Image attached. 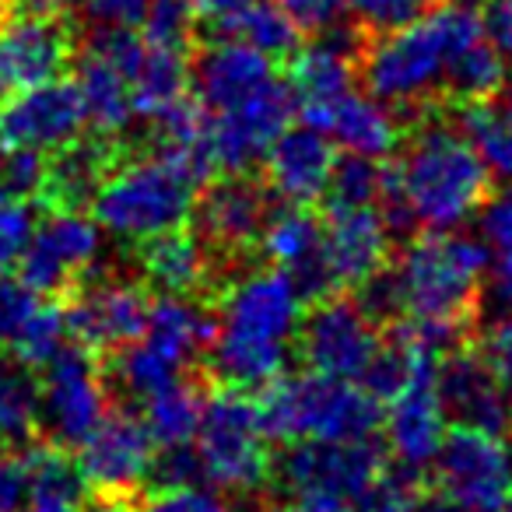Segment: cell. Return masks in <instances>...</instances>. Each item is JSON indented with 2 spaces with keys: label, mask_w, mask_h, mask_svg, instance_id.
<instances>
[{
  "label": "cell",
  "mask_w": 512,
  "mask_h": 512,
  "mask_svg": "<svg viewBox=\"0 0 512 512\" xmlns=\"http://www.w3.org/2000/svg\"><path fill=\"white\" fill-rule=\"evenodd\" d=\"M488 274L484 246L456 232H428L407 242L390 267L365 281V302L372 316L467 327Z\"/></svg>",
  "instance_id": "3"
},
{
  "label": "cell",
  "mask_w": 512,
  "mask_h": 512,
  "mask_svg": "<svg viewBox=\"0 0 512 512\" xmlns=\"http://www.w3.org/2000/svg\"><path fill=\"white\" fill-rule=\"evenodd\" d=\"M449 4H463V8H481V4H491V0H449Z\"/></svg>",
  "instance_id": "57"
},
{
  "label": "cell",
  "mask_w": 512,
  "mask_h": 512,
  "mask_svg": "<svg viewBox=\"0 0 512 512\" xmlns=\"http://www.w3.org/2000/svg\"><path fill=\"white\" fill-rule=\"evenodd\" d=\"M383 470V453L372 446V439L351 442H292L278 460V481L285 491L320 488L334 491L355 502Z\"/></svg>",
  "instance_id": "17"
},
{
  "label": "cell",
  "mask_w": 512,
  "mask_h": 512,
  "mask_svg": "<svg viewBox=\"0 0 512 512\" xmlns=\"http://www.w3.org/2000/svg\"><path fill=\"white\" fill-rule=\"evenodd\" d=\"M477 214H481L484 260L491 271V295L502 306V313H512V186L484 200Z\"/></svg>",
  "instance_id": "38"
},
{
  "label": "cell",
  "mask_w": 512,
  "mask_h": 512,
  "mask_svg": "<svg viewBox=\"0 0 512 512\" xmlns=\"http://www.w3.org/2000/svg\"><path fill=\"white\" fill-rule=\"evenodd\" d=\"M435 386L446 404V414H453L460 425L484 428V432H502L512 418V400L502 390L491 369L481 362L477 351H460L439 362Z\"/></svg>",
  "instance_id": "23"
},
{
  "label": "cell",
  "mask_w": 512,
  "mask_h": 512,
  "mask_svg": "<svg viewBox=\"0 0 512 512\" xmlns=\"http://www.w3.org/2000/svg\"><path fill=\"white\" fill-rule=\"evenodd\" d=\"M11 15V0H0V22Z\"/></svg>",
  "instance_id": "58"
},
{
  "label": "cell",
  "mask_w": 512,
  "mask_h": 512,
  "mask_svg": "<svg viewBox=\"0 0 512 512\" xmlns=\"http://www.w3.org/2000/svg\"><path fill=\"white\" fill-rule=\"evenodd\" d=\"M432 463L442 498L463 512H498L512 491V449L498 432L460 425Z\"/></svg>",
  "instance_id": "9"
},
{
  "label": "cell",
  "mask_w": 512,
  "mask_h": 512,
  "mask_svg": "<svg viewBox=\"0 0 512 512\" xmlns=\"http://www.w3.org/2000/svg\"><path fill=\"white\" fill-rule=\"evenodd\" d=\"M43 176H46V155H39V151H4L0 183L11 193V200L39 197Z\"/></svg>",
  "instance_id": "46"
},
{
  "label": "cell",
  "mask_w": 512,
  "mask_h": 512,
  "mask_svg": "<svg viewBox=\"0 0 512 512\" xmlns=\"http://www.w3.org/2000/svg\"><path fill=\"white\" fill-rule=\"evenodd\" d=\"M155 151L190 172L193 179H207L218 162H214V141H211V116L200 102L186 95L162 116H155Z\"/></svg>",
  "instance_id": "31"
},
{
  "label": "cell",
  "mask_w": 512,
  "mask_h": 512,
  "mask_svg": "<svg viewBox=\"0 0 512 512\" xmlns=\"http://www.w3.org/2000/svg\"><path fill=\"white\" fill-rule=\"evenodd\" d=\"M81 512H130V509L120 502V498L106 495V502H95V505H88V509H81Z\"/></svg>",
  "instance_id": "55"
},
{
  "label": "cell",
  "mask_w": 512,
  "mask_h": 512,
  "mask_svg": "<svg viewBox=\"0 0 512 512\" xmlns=\"http://www.w3.org/2000/svg\"><path fill=\"white\" fill-rule=\"evenodd\" d=\"M351 498L334 495V491L320 488H299L285 491V502L278 505V512H351Z\"/></svg>",
  "instance_id": "50"
},
{
  "label": "cell",
  "mask_w": 512,
  "mask_h": 512,
  "mask_svg": "<svg viewBox=\"0 0 512 512\" xmlns=\"http://www.w3.org/2000/svg\"><path fill=\"white\" fill-rule=\"evenodd\" d=\"M383 186L386 169L372 158L351 155L348 162H337L334 176H330V204H348V207H383Z\"/></svg>",
  "instance_id": "42"
},
{
  "label": "cell",
  "mask_w": 512,
  "mask_h": 512,
  "mask_svg": "<svg viewBox=\"0 0 512 512\" xmlns=\"http://www.w3.org/2000/svg\"><path fill=\"white\" fill-rule=\"evenodd\" d=\"M36 218L29 200H4L0 204V274H11L25 253Z\"/></svg>",
  "instance_id": "44"
},
{
  "label": "cell",
  "mask_w": 512,
  "mask_h": 512,
  "mask_svg": "<svg viewBox=\"0 0 512 512\" xmlns=\"http://www.w3.org/2000/svg\"><path fill=\"white\" fill-rule=\"evenodd\" d=\"M484 36V22L474 8L442 4L421 11L414 22L383 32L358 53V74L365 78L369 95L386 102L390 109H414L446 92L449 60L470 39Z\"/></svg>",
  "instance_id": "4"
},
{
  "label": "cell",
  "mask_w": 512,
  "mask_h": 512,
  "mask_svg": "<svg viewBox=\"0 0 512 512\" xmlns=\"http://www.w3.org/2000/svg\"><path fill=\"white\" fill-rule=\"evenodd\" d=\"M491 193V172L474 144L446 123H428L386 169L383 207L397 225L425 232H456L477 218Z\"/></svg>",
  "instance_id": "2"
},
{
  "label": "cell",
  "mask_w": 512,
  "mask_h": 512,
  "mask_svg": "<svg viewBox=\"0 0 512 512\" xmlns=\"http://www.w3.org/2000/svg\"><path fill=\"white\" fill-rule=\"evenodd\" d=\"M95 351L67 341L43 365L39 383V425L57 446H78L109 414L106 372L95 362Z\"/></svg>",
  "instance_id": "8"
},
{
  "label": "cell",
  "mask_w": 512,
  "mask_h": 512,
  "mask_svg": "<svg viewBox=\"0 0 512 512\" xmlns=\"http://www.w3.org/2000/svg\"><path fill=\"white\" fill-rule=\"evenodd\" d=\"M502 88H505V57L495 50L488 32L470 39L467 46H460L456 57L449 60L446 95H453L463 106H467V102L495 99Z\"/></svg>",
  "instance_id": "37"
},
{
  "label": "cell",
  "mask_w": 512,
  "mask_h": 512,
  "mask_svg": "<svg viewBox=\"0 0 512 512\" xmlns=\"http://www.w3.org/2000/svg\"><path fill=\"white\" fill-rule=\"evenodd\" d=\"M85 106V120L102 137H120L127 123L134 120V102H130V81L116 60L85 46L78 60V78H74Z\"/></svg>",
  "instance_id": "29"
},
{
  "label": "cell",
  "mask_w": 512,
  "mask_h": 512,
  "mask_svg": "<svg viewBox=\"0 0 512 512\" xmlns=\"http://www.w3.org/2000/svg\"><path fill=\"white\" fill-rule=\"evenodd\" d=\"M214 25H218L221 39L246 43L271 60H281V57L288 60L302 46L299 43L302 32L295 29V22L274 4V0H249V4H242L239 11L218 18Z\"/></svg>",
  "instance_id": "33"
},
{
  "label": "cell",
  "mask_w": 512,
  "mask_h": 512,
  "mask_svg": "<svg viewBox=\"0 0 512 512\" xmlns=\"http://www.w3.org/2000/svg\"><path fill=\"white\" fill-rule=\"evenodd\" d=\"M43 432L39 425V379L29 365L4 358L0 362V446H29Z\"/></svg>",
  "instance_id": "35"
},
{
  "label": "cell",
  "mask_w": 512,
  "mask_h": 512,
  "mask_svg": "<svg viewBox=\"0 0 512 512\" xmlns=\"http://www.w3.org/2000/svg\"><path fill=\"white\" fill-rule=\"evenodd\" d=\"M85 106L74 81L64 74L43 85L22 88L0 99V151H53L78 141L85 130Z\"/></svg>",
  "instance_id": "10"
},
{
  "label": "cell",
  "mask_w": 512,
  "mask_h": 512,
  "mask_svg": "<svg viewBox=\"0 0 512 512\" xmlns=\"http://www.w3.org/2000/svg\"><path fill=\"white\" fill-rule=\"evenodd\" d=\"M260 246L271 256V264L295 281L302 299H323L334 292L323 260V221L309 214L306 204H285L267 214Z\"/></svg>",
  "instance_id": "20"
},
{
  "label": "cell",
  "mask_w": 512,
  "mask_h": 512,
  "mask_svg": "<svg viewBox=\"0 0 512 512\" xmlns=\"http://www.w3.org/2000/svg\"><path fill=\"white\" fill-rule=\"evenodd\" d=\"M25 509V467L22 456L0 453V512Z\"/></svg>",
  "instance_id": "51"
},
{
  "label": "cell",
  "mask_w": 512,
  "mask_h": 512,
  "mask_svg": "<svg viewBox=\"0 0 512 512\" xmlns=\"http://www.w3.org/2000/svg\"><path fill=\"white\" fill-rule=\"evenodd\" d=\"M200 411H204V393L179 376L176 383L162 386V390H155L151 397H144L141 421L158 449H179V446H193Z\"/></svg>",
  "instance_id": "34"
},
{
  "label": "cell",
  "mask_w": 512,
  "mask_h": 512,
  "mask_svg": "<svg viewBox=\"0 0 512 512\" xmlns=\"http://www.w3.org/2000/svg\"><path fill=\"white\" fill-rule=\"evenodd\" d=\"M43 302V292H36L22 274H0V351L22 334Z\"/></svg>",
  "instance_id": "43"
},
{
  "label": "cell",
  "mask_w": 512,
  "mask_h": 512,
  "mask_svg": "<svg viewBox=\"0 0 512 512\" xmlns=\"http://www.w3.org/2000/svg\"><path fill=\"white\" fill-rule=\"evenodd\" d=\"M421 512H463V509H456L453 502H446V498H439V502H425V505H421Z\"/></svg>",
  "instance_id": "56"
},
{
  "label": "cell",
  "mask_w": 512,
  "mask_h": 512,
  "mask_svg": "<svg viewBox=\"0 0 512 512\" xmlns=\"http://www.w3.org/2000/svg\"><path fill=\"white\" fill-rule=\"evenodd\" d=\"M425 491H421L418 470H379L376 481L355 498L351 512H421Z\"/></svg>",
  "instance_id": "41"
},
{
  "label": "cell",
  "mask_w": 512,
  "mask_h": 512,
  "mask_svg": "<svg viewBox=\"0 0 512 512\" xmlns=\"http://www.w3.org/2000/svg\"><path fill=\"white\" fill-rule=\"evenodd\" d=\"M197 179L155 155L116 162L92 197L99 228L127 242L155 239L172 228H183L193 211Z\"/></svg>",
  "instance_id": "6"
},
{
  "label": "cell",
  "mask_w": 512,
  "mask_h": 512,
  "mask_svg": "<svg viewBox=\"0 0 512 512\" xmlns=\"http://www.w3.org/2000/svg\"><path fill=\"white\" fill-rule=\"evenodd\" d=\"M99 253V221L85 211H50L43 225L32 228L18 274L43 295L71 292L81 278H88Z\"/></svg>",
  "instance_id": "12"
},
{
  "label": "cell",
  "mask_w": 512,
  "mask_h": 512,
  "mask_svg": "<svg viewBox=\"0 0 512 512\" xmlns=\"http://www.w3.org/2000/svg\"><path fill=\"white\" fill-rule=\"evenodd\" d=\"M302 323V292L278 267L246 271L221 292L211 327V369L232 390H264L285 376Z\"/></svg>",
  "instance_id": "1"
},
{
  "label": "cell",
  "mask_w": 512,
  "mask_h": 512,
  "mask_svg": "<svg viewBox=\"0 0 512 512\" xmlns=\"http://www.w3.org/2000/svg\"><path fill=\"white\" fill-rule=\"evenodd\" d=\"M74 8V0H11V15H43L64 18Z\"/></svg>",
  "instance_id": "53"
},
{
  "label": "cell",
  "mask_w": 512,
  "mask_h": 512,
  "mask_svg": "<svg viewBox=\"0 0 512 512\" xmlns=\"http://www.w3.org/2000/svg\"><path fill=\"white\" fill-rule=\"evenodd\" d=\"M267 214H271L267 193L253 179H218L197 204L200 242L214 253H246L260 242Z\"/></svg>",
  "instance_id": "22"
},
{
  "label": "cell",
  "mask_w": 512,
  "mask_h": 512,
  "mask_svg": "<svg viewBox=\"0 0 512 512\" xmlns=\"http://www.w3.org/2000/svg\"><path fill=\"white\" fill-rule=\"evenodd\" d=\"M256 411L267 435L281 442H351L372 439L383 425L379 397L355 379L323 376L309 369L306 376L274 379L256 400Z\"/></svg>",
  "instance_id": "5"
},
{
  "label": "cell",
  "mask_w": 512,
  "mask_h": 512,
  "mask_svg": "<svg viewBox=\"0 0 512 512\" xmlns=\"http://www.w3.org/2000/svg\"><path fill=\"white\" fill-rule=\"evenodd\" d=\"M141 512H232V505L218 495V491L204 488V484H169L158 488Z\"/></svg>",
  "instance_id": "45"
},
{
  "label": "cell",
  "mask_w": 512,
  "mask_h": 512,
  "mask_svg": "<svg viewBox=\"0 0 512 512\" xmlns=\"http://www.w3.org/2000/svg\"><path fill=\"white\" fill-rule=\"evenodd\" d=\"M64 344H67L64 309L53 306V302H43L39 313L25 323L22 334L4 348V355L15 358V362H22V365H29V369H43V365L50 362Z\"/></svg>",
  "instance_id": "40"
},
{
  "label": "cell",
  "mask_w": 512,
  "mask_h": 512,
  "mask_svg": "<svg viewBox=\"0 0 512 512\" xmlns=\"http://www.w3.org/2000/svg\"><path fill=\"white\" fill-rule=\"evenodd\" d=\"M299 32H330L344 11V0H274Z\"/></svg>",
  "instance_id": "49"
},
{
  "label": "cell",
  "mask_w": 512,
  "mask_h": 512,
  "mask_svg": "<svg viewBox=\"0 0 512 512\" xmlns=\"http://www.w3.org/2000/svg\"><path fill=\"white\" fill-rule=\"evenodd\" d=\"M190 71L193 60L183 43H162V39L141 36V46L127 67L134 116L155 120L165 109L183 102L190 95Z\"/></svg>",
  "instance_id": "26"
},
{
  "label": "cell",
  "mask_w": 512,
  "mask_h": 512,
  "mask_svg": "<svg viewBox=\"0 0 512 512\" xmlns=\"http://www.w3.org/2000/svg\"><path fill=\"white\" fill-rule=\"evenodd\" d=\"M151 463H155V442L134 414H106L78 442V467L85 484L99 488L102 495L123 498L134 491L151 477Z\"/></svg>",
  "instance_id": "16"
},
{
  "label": "cell",
  "mask_w": 512,
  "mask_h": 512,
  "mask_svg": "<svg viewBox=\"0 0 512 512\" xmlns=\"http://www.w3.org/2000/svg\"><path fill=\"white\" fill-rule=\"evenodd\" d=\"M74 29L64 18L8 15L0 22V99L53 81L74 60Z\"/></svg>",
  "instance_id": "14"
},
{
  "label": "cell",
  "mask_w": 512,
  "mask_h": 512,
  "mask_svg": "<svg viewBox=\"0 0 512 512\" xmlns=\"http://www.w3.org/2000/svg\"><path fill=\"white\" fill-rule=\"evenodd\" d=\"M295 337L309 369L355 383L369 372L372 358L383 348L369 309L362 302L330 299V295H323L313 313L302 316Z\"/></svg>",
  "instance_id": "11"
},
{
  "label": "cell",
  "mask_w": 512,
  "mask_h": 512,
  "mask_svg": "<svg viewBox=\"0 0 512 512\" xmlns=\"http://www.w3.org/2000/svg\"><path fill=\"white\" fill-rule=\"evenodd\" d=\"M25 512H81L85 509V474L71 460L67 446L39 442L22 453Z\"/></svg>",
  "instance_id": "28"
},
{
  "label": "cell",
  "mask_w": 512,
  "mask_h": 512,
  "mask_svg": "<svg viewBox=\"0 0 512 512\" xmlns=\"http://www.w3.org/2000/svg\"><path fill=\"white\" fill-rule=\"evenodd\" d=\"M446 418L449 414L435 386V372H421L393 393L383 421L390 453L400 460V467L421 470L435 460L446 439Z\"/></svg>",
  "instance_id": "21"
},
{
  "label": "cell",
  "mask_w": 512,
  "mask_h": 512,
  "mask_svg": "<svg viewBox=\"0 0 512 512\" xmlns=\"http://www.w3.org/2000/svg\"><path fill=\"white\" fill-rule=\"evenodd\" d=\"M484 32L502 57H512V0H491L484 15Z\"/></svg>",
  "instance_id": "52"
},
{
  "label": "cell",
  "mask_w": 512,
  "mask_h": 512,
  "mask_svg": "<svg viewBox=\"0 0 512 512\" xmlns=\"http://www.w3.org/2000/svg\"><path fill=\"white\" fill-rule=\"evenodd\" d=\"M477 355H481V362L488 365L491 376L502 383V390L512 400V313H502L495 323H488Z\"/></svg>",
  "instance_id": "47"
},
{
  "label": "cell",
  "mask_w": 512,
  "mask_h": 512,
  "mask_svg": "<svg viewBox=\"0 0 512 512\" xmlns=\"http://www.w3.org/2000/svg\"><path fill=\"white\" fill-rule=\"evenodd\" d=\"M460 134L474 144L488 172L512 179V88L498 106L491 99L467 102L460 113Z\"/></svg>",
  "instance_id": "36"
},
{
  "label": "cell",
  "mask_w": 512,
  "mask_h": 512,
  "mask_svg": "<svg viewBox=\"0 0 512 512\" xmlns=\"http://www.w3.org/2000/svg\"><path fill=\"white\" fill-rule=\"evenodd\" d=\"M211 327L214 320L197 302H190V295H162L158 302H151L141 337H148L155 348H162L165 355L176 358L186 369L193 362V355L200 348H207Z\"/></svg>",
  "instance_id": "32"
},
{
  "label": "cell",
  "mask_w": 512,
  "mask_h": 512,
  "mask_svg": "<svg viewBox=\"0 0 512 512\" xmlns=\"http://www.w3.org/2000/svg\"><path fill=\"white\" fill-rule=\"evenodd\" d=\"M200 481L218 491H256L271 477V435H267L256 400L246 390H225L204 397L200 425L193 435Z\"/></svg>",
  "instance_id": "7"
},
{
  "label": "cell",
  "mask_w": 512,
  "mask_h": 512,
  "mask_svg": "<svg viewBox=\"0 0 512 512\" xmlns=\"http://www.w3.org/2000/svg\"><path fill=\"white\" fill-rule=\"evenodd\" d=\"M116 383L130 393V397H151L162 386L176 383L183 376V365L176 358H169L162 348L148 341V337H137V341L123 344L120 355H116Z\"/></svg>",
  "instance_id": "39"
},
{
  "label": "cell",
  "mask_w": 512,
  "mask_h": 512,
  "mask_svg": "<svg viewBox=\"0 0 512 512\" xmlns=\"http://www.w3.org/2000/svg\"><path fill=\"white\" fill-rule=\"evenodd\" d=\"M274 81H281L278 71H274V60L264 57L260 50H253V46L235 43V39L211 43L193 60L190 71V85L197 88V102L211 116L242 106L253 95L267 92Z\"/></svg>",
  "instance_id": "19"
},
{
  "label": "cell",
  "mask_w": 512,
  "mask_h": 512,
  "mask_svg": "<svg viewBox=\"0 0 512 512\" xmlns=\"http://www.w3.org/2000/svg\"><path fill=\"white\" fill-rule=\"evenodd\" d=\"M211 256L200 235L172 228L141 242V274L162 295H193L207 281Z\"/></svg>",
  "instance_id": "30"
},
{
  "label": "cell",
  "mask_w": 512,
  "mask_h": 512,
  "mask_svg": "<svg viewBox=\"0 0 512 512\" xmlns=\"http://www.w3.org/2000/svg\"><path fill=\"white\" fill-rule=\"evenodd\" d=\"M288 67V95L292 109L302 116V123L323 134L327 116L341 106L344 95L355 92L358 74V43L348 32H334L309 46H299L292 53Z\"/></svg>",
  "instance_id": "15"
},
{
  "label": "cell",
  "mask_w": 512,
  "mask_h": 512,
  "mask_svg": "<svg viewBox=\"0 0 512 512\" xmlns=\"http://www.w3.org/2000/svg\"><path fill=\"white\" fill-rule=\"evenodd\" d=\"M148 309L151 299L137 281L95 278L81 285L64 309L67 337L88 351H120L141 337Z\"/></svg>",
  "instance_id": "13"
},
{
  "label": "cell",
  "mask_w": 512,
  "mask_h": 512,
  "mask_svg": "<svg viewBox=\"0 0 512 512\" xmlns=\"http://www.w3.org/2000/svg\"><path fill=\"white\" fill-rule=\"evenodd\" d=\"M498 512H512V491H509V498H505L502 509H498Z\"/></svg>",
  "instance_id": "59"
},
{
  "label": "cell",
  "mask_w": 512,
  "mask_h": 512,
  "mask_svg": "<svg viewBox=\"0 0 512 512\" xmlns=\"http://www.w3.org/2000/svg\"><path fill=\"white\" fill-rule=\"evenodd\" d=\"M193 8V15L197 18H207V22H218V18L232 15V11H239L242 4H249V0H186Z\"/></svg>",
  "instance_id": "54"
},
{
  "label": "cell",
  "mask_w": 512,
  "mask_h": 512,
  "mask_svg": "<svg viewBox=\"0 0 512 512\" xmlns=\"http://www.w3.org/2000/svg\"><path fill=\"white\" fill-rule=\"evenodd\" d=\"M151 0H81V11L95 29H141Z\"/></svg>",
  "instance_id": "48"
},
{
  "label": "cell",
  "mask_w": 512,
  "mask_h": 512,
  "mask_svg": "<svg viewBox=\"0 0 512 512\" xmlns=\"http://www.w3.org/2000/svg\"><path fill=\"white\" fill-rule=\"evenodd\" d=\"M323 260L337 288H362L390 260V221L383 207L330 204L323 221Z\"/></svg>",
  "instance_id": "18"
},
{
  "label": "cell",
  "mask_w": 512,
  "mask_h": 512,
  "mask_svg": "<svg viewBox=\"0 0 512 512\" xmlns=\"http://www.w3.org/2000/svg\"><path fill=\"white\" fill-rule=\"evenodd\" d=\"M267 179L285 204H313L327 193L337 169V151L327 134L313 127L281 130V137L264 155Z\"/></svg>",
  "instance_id": "24"
},
{
  "label": "cell",
  "mask_w": 512,
  "mask_h": 512,
  "mask_svg": "<svg viewBox=\"0 0 512 512\" xmlns=\"http://www.w3.org/2000/svg\"><path fill=\"white\" fill-rule=\"evenodd\" d=\"M323 134L334 137L341 148H348V155L372 158V162H383L393 151L400 148V120L386 102H379L376 95L351 92L341 99V106L327 116L323 123Z\"/></svg>",
  "instance_id": "27"
},
{
  "label": "cell",
  "mask_w": 512,
  "mask_h": 512,
  "mask_svg": "<svg viewBox=\"0 0 512 512\" xmlns=\"http://www.w3.org/2000/svg\"><path fill=\"white\" fill-rule=\"evenodd\" d=\"M113 165V137H78L67 148L46 155V176L36 200L50 211H81L85 204H92Z\"/></svg>",
  "instance_id": "25"
}]
</instances>
